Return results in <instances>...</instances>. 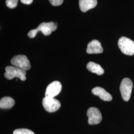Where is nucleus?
<instances>
[{
    "mask_svg": "<svg viewBox=\"0 0 134 134\" xmlns=\"http://www.w3.org/2000/svg\"><path fill=\"white\" fill-rule=\"evenodd\" d=\"M5 77L8 80H12L14 77H18L21 81L26 79V71L14 66H7L5 68Z\"/></svg>",
    "mask_w": 134,
    "mask_h": 134,
    "instance_id": "nucleus-2",
    "label": "nucleus"
},
{
    "mask_svg": "<svg viewBox=\"0 0 134 134\" xmlns=\"http://www.w3.org/2000/svg\"><path fill=\"white\" fill-rule=\"evenodd\" d=\"M6 5L10 9H14L18 5V0H7L5 2Z\"/></svg>",
    "mask_w": 134,
    "mask_h": 134,
    "instance_id": "nucleus-15",
    "label": "nucleus"
},
{
    "mask_svg": "<svg viewBox=\"0 0 134 134\" xmlns=\"http://www.w3.org/2000/svg\"><path fill=\"white\" fill-rule=\"evenodd\" d=\"M64 0H49V2L54 6H58L62 4Z\"/></svg>",
    "mask_w": 134,
    "mask_h": 134,
    "instance_id": "nucleus-16",
    "label": "nucleus"
},
{
    "mask_svg": "<svg viewBox=\"0 0 134 134\" xmlns=\"http://www.w3.org/2000/svg\"><path fill=\"white\" fill-rule=\"evenodd\" d=\"M121 52L127 55H134V41L126 37H121L118 42Z\"/></svg>",
    "mask_w": 134,
    "mask_h": 134,
    "instance_id": "nucleus-3",
    "label": "nucleus"
},
{
    "mask_svg": "<svg viewBox=\"0 0 134 134\" xmlns=\"http://www.w3.org/2000/svg\"><path fill=\"white\" fill-rule=\"evenodd\" d=\"M133 88V82L129 78H125L121 83L120 90L122 97L124 100L128 101L131 97Z\"/></svg>",
    "mask_w": 134,
    "mask_h": 134,
    "instance_id": "nucleus-4",
    "label": "nucleus"
},
{
    "mask_svg": "<svg viewBox=\"0 0 134 134\" xmlns=\"http://www.w3.org/2000/svg\"><path fill=\"white\" fill-rule=\"evenodd\" d=\"M88 123L90 125H96L100 123L102 119L100 110L98 108L92 107L87 111Z\"/></svg>",
    "mask_w": 134,
    "mask_h": 134,
    "instance_id": "nucleus-7",
    "label": "nucleus"
},
{
    "mask_svg": "<svg viewBox=\"0 0 134 134\" xmlns=\"http://www.w3.org/2000/svg\"><path fill=\"white\" fill-rule=\"evenodd\" d=\"M103 48L99 41L94 39L88 44L86 52L88 54H100L103 52Z\"/></svg>",
    "mask_w": 134,
    "mask_h": 134,
    "instance_id": "nucleus-9",
    "label": "nucleus"
},
{
    "mask_svg": "<svg viewBox=\"0 0 134 134\" xmlns=\"http://www.w3.org/2000/svg\"><path fill=\"white\" fill-rule=\"evenodd\" d=\"M91 91L94 95L98 96L102 100L110 101L112 99V96L102 87H96L92 90Z\"/></svg>",
    "mask_w": 134,
    "mask_h": 134,
    "instance_id": "nucleus-10",
    "label": "nucleus"
},
{
    "mask_svg": "<svg viewBox=\"0 0 134 134\" xmlns=\"http://www.w3.org/2000/svg\"><path fill=\"white\" fill-rule=\"evenodd\" d=\"M86 68L89 71L92 73H95L99 76L103 75L104 72L103 69L100 65L93 62L88 63L86 65Z\"/></svg>",
    "mask_w": 134,
    "mask_h": 134,
    "instance_id": "nucleus-12",
    "label": "nucleus"
},
{
    "mask_svg": "<svg viewBox=\"0 0 134 134\" xmlns=\"http://www.w3.org/2000/svg\"><path fill=\"white\" fill-rule=\"evenodd\" d=\"M20 1L22 3H23L24 4L30 5L32 3L33 0H20Z\"/></svg>",
    "mask_w": 134,
    "mask_h": 134,
    "instance_id": "nucleus-17",
    "label": "nucleus"
},
{
    "mask_svg": "<svg viewBox=\"0 0 134 134\" xmlns=\"http://www.w3.org/2000/svg\"><path fill=\"white\" fill-rule=\"evenodd\" d=\"M97 4V0H79V6L82 12L95 8Z\"/></svg>",
    "mask_w": 134,
    "mask_h": 134,
    "instance_id": "nucleus-11",
    "label": "nucleus"
},
{
    "mask_svg": "<svg viewBox=\"0 0 134 134\" xmlns=\"http://www.w3.org/2000/svg\"><path fill=\"white\" fill-rule=\"evenodd\" d=\"M14 100L12 97L5 96L1 99L0 107L1 109H9L14 105Z\"/></svg>",
    "mask_w": 134,
    "mask_h": 134,
    "instance_id": "nucleus-13",
    "label": "nucleus"
},
{
    "mask_svg": "<svg viewBox=\"0 0 134 134\" xmlns=\"http://www.w3.org/2000/svg\"><path fill=\"white\" fill-rule=\"evenodd\" d=\"M57 28V24L54 22L42 23L39 24L36 29L30 30L28 36L30 38H34L39 31L42 32L44 35L47 36L50 35L52 31L56 30Z\"/></svg>",
    "mask_w": 134,
    "mask_h": 134,
    "instance_id": "nucleus-1",
    "label": "nucleus"
},
{
    "mask_svg": "<svg viewBox=\"0 0 134 134\" xmlns=\"http://www.w3.org/2000/svg\"><path fill=\"white\" fill-rule=\"evenodd\" d=\"M42 105L44 109L49 112H54L59 109L61 107L60 101L54 98L45 97L42 100Z\"/></svg>",
    "mask_w": 134,
    "mask_h": 134,
    "instance_id": "nucleus-6",
    "label": "nucleus"
},
{
    "mask_svg": "<svg viewBox=\"0 0 134 134\" xmlns=\"http://www.w3.org/2000/svg\"><path fill=\"white\" fill-rule=\"evenodd\" d=\"M11 63L14 67L19 68L24 71L29 70L31 65L27 57L24 55L15 56L11 60Z\"/></svg>",
    "mask_w": 134,
    "mask_h": 134,
    "instance_id": "nucleus-5",
    "label": "nucleus"
},
{
    "mask_svg": "<svg viewBox=\"0 0 134 134\" xmlns=\"http://www.w3.org/2000/svg\"><path fill=\"white\" fill-rule=\"evenodd\" d=\"M13 134H35L33 131L27 129H18L14 130Z\"/></svg>",
    "mask_w": 134,
    "mask_h": 134,
    "instance_id": "nucleus-14",
    "label": "nucleus"
},
{
    "mask_svg": "<svg viewBox=\"0 0 134 134\" xmlns=\"http://www.w3.org/2000/svg\"><path fill=\"white\" fill-rule=\"evenodd\" d=\"M62 85L59 81H54L48 85L46 91L45 96V97L54 98L58 95L62 90Z\"/></svg>",
    "mask_w": 134,
    "mask_h": 134,
    "instance_id": "nucleus-8",
    "label": "nucleus"
}]
</instances>
